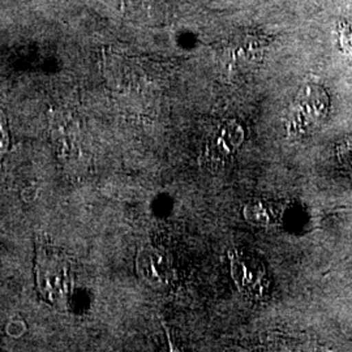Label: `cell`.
Here are the masks:
<instances>
[{
	"label": "cell",
	"instance_id": "obj_1",
	"mask_svg": "<svg viewBox=\"0 0 352 352\" xmlns=\"http://www.w3.org/2000/svg\"><path fill=\"white\" fill-rule=\"evenodd\" d=\"M330 109L327 91L317 84H308L298 93L292 106V123L302 128L318 126L327 119Z\"/></svg>",
	"mask_w": 352,
	"mask_h": 352
},
{
	"label": "cell",
	"instance_id": "obj_2",
	"mask_svg": "<svg viewBox=\"0 0 352 352\" xmlns=\"http://www.w3.org/2000/svg\"><path fill=\"white\" fill-rule=\"evenodd\" d=\"M232 277L239 289L252 295H261L265 287V267L254 256L244 252L230 253Z\"/></svg>",
	"mask_w": 352,
	"mask_h": 352
},
{
	"label": "cell",
	"instance_id": "obj_3",
	"mask_svg": "<svg viewBox=\"0 0 352 352\" xmlns=\"http://www.w3.org/2000/svg\"><path fill=\"white\" fill-rule=\"evenodd\" d=\"M337 157L340 164L352 167V135L344 138L337 145Z\"/></svg>",
	"mask_w": 352,
	"mask_h": 352
},
{
	"label": "cell",
	"instance_id": "obj_4",
	"mask_svg": "<svg viewBox=\"0 0 352 352\" xmlns=\"http://www.w3.org/2000/svg\"><path fill=\"white\" fill-rule=\"evenodd\" d=\"M340 42L343 51L349 55H352V23L340 24Z\"/></svg>",
	"mask_w": 352,
	"mask_h": 352
}]
</instances>
